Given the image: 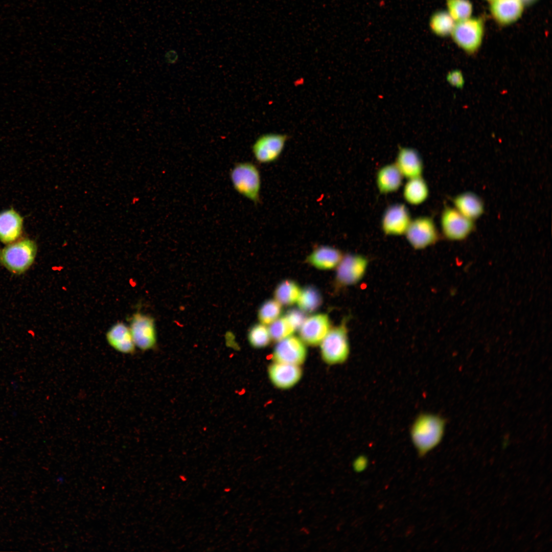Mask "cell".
<instances>
[{"label":"cell","instance_id":"cb8c5ba5","mask_svg":"<svg viewBox=\"0 0 552 552\" xmlns=\"http://www.w3.org/2000/svg\"><path fill=\"white\" fill-rule=\"evenodd\" d=\"M323 297L314 286H308L301 289L296 304L300 310L305 313L316 311L321 305Z\"/></svg>","mask_w":552,"mask_h":552},{"label":"cell","instance_id":"52a82bcc","mask_svg":"<svg viewBox=\"0 0 552 552\" xmlns=\"http://www.w3.org/2000/svg\"><path fill=\"white\" fill-rule=\"evenodd\" d=\"M129 327L136 347L147 351L155 347L157 335L154 319L140 312L131 316Z\"/></svg>","mask_w":552,"mask_h":552},{"label":"cell","instance_id":"1f68e13d","mask_svg":"<svg viewBox=\"0 0 552 552\" xmlns=\"http://www.w3.org/2000/svg\"><path fill=\"white\" fill-rule=\"evenodd\" d=\"M367 466V459L364 456H359L353 463V467L355 471L360 472L364 470Z\"/></svg>","mask_w":552,"mask_h":552},{"label":"cell","instance_id":"9c48e42d","mask_svg":"<svg viewBox=\"0 0 552 552\" xmlns=\"http://www.w3.org/2000/svg\"><path fill=\"white\" fill-rule=\"evenodd\" d=\"M409 244L415 249H423L435 244L439 239L432 218L419 217L411 220L405 233Z\"/></svg>","mask_w":552,"mask_h":552},{"label":"cell","instance_id":"d6a6232c","mask_svg":"<svg viewBox=\"0 0 552 552\" xmlns=\"http://www.w3.org/2000/svg\"><path fill=\"white\" fill-rule=\"evenodd\" d=\"M531 1V0H522V1H523H523H525V2H527V1Z\"/></svg>","mask_w":552,"mask_h":552},{"label":"cell","instance_id":"836d02e7","mask_svg":"<svg viewBox=\"0 0 552 552\" xmlns=\"http://www.w3.org/2000/svg\"><path fill=\"white\" fill-rule=\"evenodd\" d=\"M487 1H490V2H491V1H493V0H487Z\"/></svg>","mask_w":552,"mask_h":552},{"label":"cell","instance_id":"4316f807","mask_svg":"<svg viewBox=\"0 0 552 552\" xmlns=\"http://www.w3.org/2000/svg\"><path fill=\"white\" fill-rule=\"evenodd\" d=\"M448 12L455 22L470 18L473 11L469 0H447Z\"/></svg>","mask_w":552,"mask_h":552},{"label":"cell","instance_id":"ac0fdd59","mask_svg":"<svg viewBox=\"0 0 552 552\" xmlns=\"http://www.w3.org/2000/svg\"><path fill=\"white\" fill-rule=\"evenodd\" d=\"M23 232V218L14 209L0 213V241L9 244L19 239Z\"/></svg>","mask_w":552,"mask_h":552},{"label":"cell","instance_id":"8992f818","mask_svg":"<svg viewBox=\"0 0 552 552\" xmlns=\"http://www.w3.org/2000/svg\"><path fill=\"white\" fill-rule=\"evenodd\" d=\"M288 139L289 136L286 134L268 133L260 135L251 147L255 159L261 164L276 162L282 155Z\"/></svg>","mask_w":552,"mask_h":552},{"label":"cell","instance_id":"9a60e30c","mask_svg":"<svg viewBox=\"0 0 552 552\" xmlns=\"http://www.w3.org/2000/svg\"><path fill=\"white\" fill-rule=\"evenodd\" d=\"M523 10L522 0H493L491 2L492 16L500 25L511 24L521 16Z\"/></svg>","mask_w":552,"mask_h":552},{"label":"cell","instance_id":"603a6c76","mask_svg":"<svg viewBox=\"0 0 552 552\" xmlns=\"http://www.w3.org/2000/svg\"><path fill=\"white\" fill-rule=\"evenodd\" d=\"M301 290L297 283L291 280H285L275 288L274 297L282 306H291L296 303Z\"/></svg>","mask_w":552,"mask_h":552},{"label":"cell","instance_id":"5bb4252c","mask_svg":"<svg viewBox=\"0 0 552 552\" xmlns=\"http://www.w3.org/2000/svg\"><path fill=\"white\" fill-rule=\"evenodd\" d=\"M268 373L271 382L281 389L293 386L299 381L302 375L299 365L278 362L270 365Z\"/></svg>","mask_w":552,"mask_h":552},{"label":"cell","instance_id":"30bf717a","mask_svg":"<svg viewBox=\"0 0 552 552\" xmlns=\"http://www.w3.org/2000/svg\"><path fill=\"white\" fill-rule=\"evenodd\" d=\"M442 231L445 237L452 241L466 238L474 228L473 220L461 214L455 208L446 206L441 217Z\"/></svg>","mask_w":552,"mask_h":552},{"label":"cell","instance_id":"4fadbf2b","mask_svg":"<svg viewBox=\"0 0 552 552\" xmlns=\"http://www.w3.org/2000/svg\"><path fill=\"white\" fill-rule=\"evenodd\" d=\"M331 329L327 314L317 313L307 317L298 329L300 338L310 346L320 343Z\"/></svg>","mask_w":552,"mask_h":552},{"label":"cell","instance_id":"f1b7e54d","mask_svg":"<svg viewBox=\"0 0 552 552\" xmlns=\"http://www.w3.org/2000/svg\"><path fill=\"white\" fill-rule=\"evenodd\" d=\"M271 340L277 341L293 335L295 331L285 316H280L268 327Z\"/></svg>","mask_w":552,"mask_h":552},{"label":"cell","instance_id":"d6986e66","mask_svg":"<svg viewBox=\"0 0 552 552\" xmlns=\"http://www.w3.org/2000/svg\"><path fill=\"white\" fill-rule=\"evenodd\" d=\"M343 256L341 251L335 247L320 245L308 256L307 262L317 269L330 270L337 267Z\"/></svg>","mask_w":552,"mask_h":552},{"label":"cell","instance_id":"44dd1931","mask_svg":"<svg viewBox=\"0 0 552 552\" xmlns=\"http://www.w3.org/2000/svg\"><path fill=\"white\" fill-rule=\"evenodd\" d=\"M455 208L466 218L473 220L484 213V206L481 199L472 192H465L453 199Z\"/></svg>","mask_w":552,"mask_h":552},{"label":"cell","instance_id":"e0dca14e","mask_svg":"<svg viewBox=\"0 0 552 552\" xmlns=\"http://www.w3.org/2000/svg\"><path fill=\"white\" fill-rule=\"evenodd\" d=\"M395 164L403 177L410 179L422 176L423 161L418 152L414 149L400 147Z\"/></svg>","mask_w":552,"mask_h":552},{"label":"cell","instance_id":"6da1fadb","mask_svg":"<svg viewBox=\"0 0 552 552\" xmlns=\"http://www.w3.org/2000/svg\"><path fill=\"white\" fill-rule=\"evenodd\" d=\"M445 419L439 415L423 412L413 421L410 437L417 454L425 456L441 442L446 428Z\"/></svg>","mask_w":552,"mask_h":552},{"label":"cell","instance_id":"ffe728a7","mask_svg":"<svg viewBox=\"0 0 552 552\" xmlns=\"http://www.w3.org/2000/svg\"><path fill=\"white\" fill-rule=\"evenodd\" d=\"M403 176L395 164L381 167L376 175V184L380 193L386 194L398 191L401 186Z\"/></svg>","mask_w":552,"mask_h":552},{"label":"cell","instance_id":"2e32d148","mask_svg":"<svg viewBox=\"0 0 552 552\" xmlns=\"http://www.w3.org/2000/svg\"><path fill=\"white\" fill-rule=\"evenodd\" d=\"M106 339L108 344L116 351L125 354H132L135 351L132 335L125 323L118 321L107 331Z\"/></svg>","mask_w":552,"mask_h":552},{"label":"cell","instance_id":"7402d4cb","mask_svg":"<svg viewBox=\"0 0 552 552\" xmlns=\"http://www.w3.org/2000/svg\"><path fill=\"white\" fill-rule=\"evenodd\" d=\"M405 201L410 204H422L429 196V189L425 180L421 177L408 179L403 191Z\"/></svg>","mask_w":552,"mask_h":552},{"label":"cell","instance_id":"d4e9b609","mask_svg":"<svg viewBox=\"0 0 552 552\" xmlns=\"http://www.w3.org/2000/svg\"><path fill=\"white\" fill-rule=\"evenodd\" d=\"M455 21L448 12L438 11L430 18L429 26L431 31L436 35L444 37L451 34Z\"/></svg>","mask_w":552,"mask_h":552},{"label":"cell","instance_id":"ba28073f","mask_svg":"<svg viewBox=\"0 0 552 552\" xmlns=\"http://www.w3.org/2000/svg\"><path fill=\"white\" fill-rule=\"evenodd\" d=\"M369 261L359 254H349L343 256L337 266L335 282L339 287H346L358 283L364 277Z\"/></svg>","mask_w":552,"mask_h":552},{"label":"cell","instance_id":"7c38bea8","mask_svg":"<svg viewBox=\"0 0 552 552\" xmlns=\"http://www.w3.org/2000/svg\"><path fill=\"white\" fill-rule=\"evenodd\" d=\"M411 218L405 205L396 203L385 211L381 220V228L387 235L400 236L405 234Z\"/></svg>","mask_w":552,"mask_h":552},{"label":"cell","instance_id":"f546056e","mask_svg":"<svg viewBox=\"0 0 552 552\" xmlns=\"http://www.w3.org/2000/svg\"><path fill=\"white\" fill-rule=\"evenodd\" d=\"M305 315V313L298 308L289 310L284 316L296 331L298 330L306 318Z\"/></svg>","mask_w":552,"mask_h":552},{"label":"cell","instance_id":"7a4b0ae2","mask_svg":"<svg viewBox=\"0 0 552 552\" xmlns=\"http://www.w3.org/2000/svg\"><path fill=\"white\" fill-rule=\"evenodd\" d=\"M37 250L34 241L19 239L0 250V263L11 272L21 274L33 263Z\"/></svg>","mask_w":552,"mask_h":552},{"label":"cell","instance_id":"83f0119b","mask_svg":"<svg viewBox=\"0 0 552 552\" xmlns=\"http://www.w3.org/2000/svg\"><path fill=\"white\" fill-rule=\"evenodd\" d=\"M247 338L250 345L255 348H264L271 340L268 327L261 323L255 324L249 329Z\"/></svg>","mask_w":552,"mask_h":552},{"label":"cell","instance_id":"3957f363","mask_svg":"<svg viewBox=\"0 0 552 552\" xmlns=\"http://www.w3.org/2000/svg\"><path fill=\"white\" fill-rule=\"evenodd\" d=\"M349 317H344L339 325L331 328L319 344L321 357L329 364L343 363L349 356Z\"/></svg>","mask_w":552,"mask_h":552},{"label":"cell","instance_id":"484cf974","mask_svg":"<svg viewBox=\"0 0 552 552\" xmlns=\"http://www.w3.org/2000/svg\"><path fill=\"white\" fill-rule=\"evenodd\" d=\"M282 312V305L274 298L269 299L264 302L259 308L258 318L260 323L269 325L281 316Z\"/></svg>","mask_w":552,"mask_h":552},{"label":"cell","instance_id":"277c9868","mask_svg":"<svg viewBox=\"0 0 552 552\" xmlns=\"http://www.w3.org/2000/svg\"><path fill=\"white\" fill-rule=\"evenodd\" d=\"M235 190L255 204L260 201L262 180L260 171L251 162H240L235 165L230 172Z\"/></svg>","mask_w":552,"mask_h":552},{"label":"cell","instance_id":"4dcf8cb0","mask_svg":"<svg viewBox=\"0 0 552 552\" xmlns=\"http://www.w3.org/2000/svg\"><path fill=\"white\" fill-rule=\"evenodd\" d=\"M447 80L451 85L457 88L462 87L465 82L462 73L458 70L450 72L447 75Z\"/></svg>","mask_w":552,"mask_h":552},{"label":"cell","instance_id":"8fae6325","mask_svg":"<svg viewBox=\"0 0 552 552\" xmlns=\"http://www.w3.org/2000/svg\"><path fill=\"white\" fill-rule=\"evenodd\" d=\"M277 342L272 355L274 362L296 365L304 362L307 350L300 337L292 335Z\"/></svg>","mask_w":552,"mask_h":552},{"label":"cell","instance_id":"5b68a950","mask_svg":"<svg viewBox=\"0 0 552 552\" xmlns=\"http://www.w3.org/2000/svg\"><path fill=\"white\" fill-rule=\"evenodd\" d=\"M484 33L481 18H469L455 22L451 33L455 43L468 53H474L481 45Z\"/></svg>","mask_w":552,"mask_h":552}]
</instances>
